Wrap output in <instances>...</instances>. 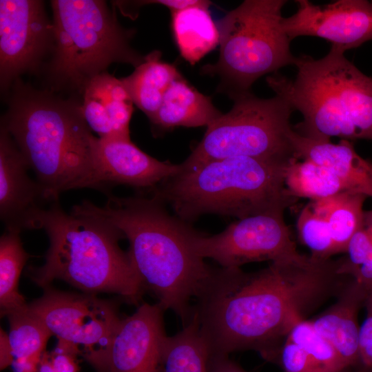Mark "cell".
I'll use <instances>...</instances> for the list:
<instances>
[{
	"label": "cell",
	"instance_id": "6da1fadb",
	"mask_svg": "<svg viewBox=\"0 0 372 372\" xmlns=\"http://www.w3.org/2000/svg\"><path fill=\"white\" fill-rule=\"evenodd\" d=\"M101 207L84 200L75 211L96 216L116 227L129 241L127 251L144 290L165 310L174 312L183 327L191 320L196 298L213 267L196 251L197 231L152 196H107Z\"/></svg>",
	"mask_w": 372,
	"mask_h": 372
},
{
	"label": "cell",
	"instance_id": "7a4b0ae2",
	"mask_svg": "<svg viewBox=\"0 0 372 372\" xmlns=\"http://www.w3.org/2000/svg\"><path fill=\"white\" fill-rule=\"evenodd\" d=\"M48 196L93 187V152L97 137L87 124L81 103L49 90L14 82L1 120Z\"/></svg>",
	"mask_w": 372,
	"mask_h": 372
},
{
	"label": "cell",
	"instance_id": "3957f363",
	"mask_svg": "<svg viewBox=\"0 0 372 372\" xmlns=\"http://www.w3.org/2000/svg\"><path fill=\"white\" fill-rule=\"evenodd\" d=\"M39 229L45 231L50 246L43 265L27 270L37 286L44 289L61 280L83 293H115L138 304L145 290L118 245L125 238L116 227L94 215L67 213L58 200L41 214Z\"/></svg>",
	"mask_w": 372,
	"mask_h": 372
},
{
	"label": "cell",
	"instance_id": "277c9868",
	"mask_svg": "<svg viewBox=\"0 0 372 372\" xmlns=\"http://www.w3.org/2000/svg\"><path fill=\"white\" fill-rule=\"evenodd\" d=\"M296 76L278 72L266 79L302 121L293 126L299 135L316 141L332 137L372 141V78L362 73L341 50L331 46L322 58H296Z\"/></svg>",
	"mask_w": 372,
	"mask_h": 372
},
{
	"label": "cell",
	"instance_id": "5b68a950",
	"mask_svg": "<svg viewBox=\"0 0 372 372\" xmlns=\"http://www.w3.org/2000/svg\"><path fill=\"white\" fill-rule=\"evenodd\" d=\"M289 165L244 156L213 160L181 168L152 189V196L189 223L209 214L238 219L284 215L298 199L285 185Z\"/></svg>",
	"mask_w": 372,
	"mask_h": 372
},
{
	"label": "cell",
	"instance_id": "8992f818",
	"mask_svg": "<svg viewBox=\"0 0 372 372\" xmlns=\"http://www.w3.org/2000/svg\"><path fill=\"white\" fill-rule=\"evenodd\" d=\"M51 5L53 45L48 74L53 87L82 94L112 63L136 68L145 61L130 45L134 30L124 28L105 1L54 0Z\"/></svg>",
	"mask_w": 372,
	"mask_h": 372
},
{
	"label": "cell",
	"instance_id": "52a82bcc",
	"mask_svg": "<svg viewBox=\"0 0 372 372\" xmlns=\"http://www.w3.org/2000/svg\"><path fill=\"white\" fill-rule=\"evenodd\" d=\"M285 0H245L216 23L219 32L218 61L201 68L217 76L218 92L232 100L251 92L261 76L295 65L291 41L282 28Z\"/></svg>",
	"mask_w": 372,
	"mask_h": 372
},
{
	"label": "cell",
	"instance_id": "ba28073f",
	"mask_svg": "<svg viewBox=\"0 0 372 372\" xmlns=\"http://www.w3.org/2000/svg\"><path fill=\"white\" fill-rule=\"evenodd\" d=\"M233 101L231 109L207 127L182 169L238 156L283 165L298 161L290 122L294 110L285 99H262L250 92Z\"/></svg>",
	"mask_w": 372,
	"mask_h": 372
},
{
	"label": "cell",
	"instance_id": "9c48e42d",
	"mask_svg": "<svg viewBox=\"0 0 372 372\" xmlns=\"http://www.w3.org/2000/svg\"><path fill=\"white\" fill-rule=\"evenodd\" d=\"M40 298L28 304L55 335L74 346L93 368L103 359L121 320L117 304L96 294L43 289Z\"/></svg>",
	"mask_w": 372,
	"mask_h": 372
},
{
	"label": "cell",
	"instance_id": "30bf717a",
	"mask_svg": "<svg viewBox=\"0 0 372 372\" xmlns=\"http://www.w3.org/2000/svg\"><path fill=\"white\" fill-rule=\"evenodd\" d=\"M194 246L200 256L211 258L225 268H240L249 262H272L302 255L282 214H261L238 219L211 236L197 231Z\"/></svg>",
	"mask_w": 372,
	"mask_h": 372
},
{
	"label": "cell",
	"instance_id": "8fae6325",
	"mask_svg": "<svg viewBox=\"0 0 372 372\" xmlns=\"http://www.w3.org/2000/svg\"><path fill=\"white\" fill-rule=\"evenodd\" d=\"M52 45V23L47 17L43 1H0L1 90L20 74L35 71Z\"/></svg>",
	"mask_w": 372,
	"mask_h": 372
},
{
	"label": "cell",
	"instance_id": "7c38bea8",
	"mask_svg": "<svg viewBox=\"0 0 372 372\" xmlns=\"http://www.w3.org/2000/svg\"><path fill=\"white\" fill-rule=\"evenodd\" d=\"M296 2L297 11L282 21L291 41L317 37L344 52L372 40V1L339 0L322 6L308 0Z\"/></svg>",
	"mask_w": 372,
	"mask_h": 372
},
{
	"label": "cell",
	"instance_id": "4fadbf2b",
	"mask_svg": "<svg viewBox=\"0 0 372 372\" xmlns=\"http://www.w3.org/2000/svg\"><path fill=\"white\" fill-rule=\"evenodd\" d=\"M158 303H143L121 318L109 349L94 367L96 372H162L167 335Z\"/></svg>",
	"mask_w": 372,
	"mask_h": 372
},
{
	"label": "cell",
	"instance_id": "5bb4252c",
	"mask_svg": "<svg viewBox=\"0 0 372 372\" xmlns=\"http://www.w3.org/2000/svg\"><path fill=\"white\" fill-rule=\"evenodd\" d=\"M181 164L161 161L131 139L97 138L93 152V187L107 196L116 185L152 190L177 174Z\"/></svg>",
	"mask_w": 372,
	"mask_h": 372
},
{
	"label": "cell",
	"instance_id": "9a60e30c",
	"mask_svg": "<svg viewBox=\"0 0 372 372\" xmlns=\"http://www.w3.org/2000/svg\"><path fill=\"white\" fill-rule=\"evenodd\" d=\"M30 166L9 132L0 131V216L6 230L39 229V218L52 203L28 173Z\"/></svg>",
	"mask_w": 372,
	"mask_h": 372
},
{
	"label": "cell",
	"instance_id": "2e32d148",
	"mask_svg": "<svg viewBox=\"0 0 372 372\" xmlns=\"http://www.w3.org/2000/svg\"><path fill=\"white\" fill-rule=\"evenodd\" d=\"M83 117L101 138H130L132 99L121 79L107 72L92 79L82 92Z\"/></svg>",
	"mask_w": 372,
	"mask_h": 372
},
{
	"label": "cell",
	"instance_id": "e0dca14e",
	"mask_svg": "<svg viewBox=\"0 0 372 372\" xmlns=\"http://www.w3.org/2000/svg\"><path fill=\"white\" fill-rule=\"evenodd\" d=\"M366 290L351 278L337 295L335 303L310 320L317 331L333 345L347 368L360 360L358 316Z\"/></svg>",
	"mask_w": 372,
	"mask_h": 372
},
{
	"label": "cell",
	"instance_id": "ac0fdd59",
	"mask_svg": "<svg viewBox=\"0 0 372 372\" xmlns=\"http://www.w3.org/2000/svg\"><path fill=\"white\" fill-rule=\"evenodd\" d=\"M292 142L298 159L309 160L334 172L349 192L372 198V161L355 150L351 141L341 139L337 143L304 138L294 130Z\"/></svg>",
	"mask_w": 372,
	"mask_h": 372
},
{
	"label": "cell",
	"instance_id": "d6986e66",
	"mask_svg": "<svg viewBox=\"0 0 372 372\" xmlns=\"http://www.w3.org/2000/svg\"><path fill=\"white\" fill-rule=\"evenodd\" d=\"M222 115L209 96L181 76L170 84L158 110L149 121L154 128L165 131L176 127H207Z\"/></svg>",
	"mask_w": 372,
	"mask_h": 372
},
{
	"label": "cell",
	"instance_id": "ffe728a7",
	"mask_svg": "<svg viewBox=\"0 0 372 372\" xmlns=\"http://www.w3.org/2000/svg\"><path fill=\"white\" fill-rule=\"evenodd\" d=\"M211 1L171 12V27L180 56L194 65L219 45V32L209 7Z\"/></svg>",
	"mask_w": 372,
	"mask_h": 372
},
{
	"label": "cell",
	"instance_id": "44dd1931",
	"mask_svg": "<svg viewBox=\"0 0 372 372\" xmlns=\"http://www.w3.org/2000/svg\"><path fill=\"white\" fill-rule=\"evenodd\" d=\"M161 57L160 51H152L131 74L121 79L134 103L149 120L158 110L170 84L182 76L175 65Z\"/></svg>",
	"mask_w": 372,
	"mask_h": 372
},
{
	"label": "cell",
	"instance_id": "7402d4cb",
	"mask_svg": "<svg viewBox=\"0 0 372 372\" xmlns=\"http://www.w3.org/2000/svg\"><path fill=\"white\" fill-rule=\"evenodd\" d=\"M367 197L343 192L311 203L313 209L327 222L337 253L346 252L353 235L364 227L363 205Z\"/></svg>",
	"mask_w": 372,
	"mask_h": 372
},
{
	"label": "cell",
	"instance_id": "603a6c76",
	"mask_svg": "<svg viewBox=\"0 0 372 372\" xmlns=\"http://www.w3.org/2000/svg\"><path fill=\"white\" fill-rule=\"evenodd\" d=\"M209 356L193 314L180 331L167 336L163 349L162 372H208Z\"/></svg>",
	"mask_w": 372,
	"mask_h": 372
},
{
	"label": "cell",
	"instance_id": "cb8c5ba5",
	"mask_svg": "<svg viewBox=\"0 0 372 372\" xmlns=\"http://www.w3.org/2000/svg\"><path fill=\"white\" fill-rule=\"evenodd\" d=\"M20 232L5 230L0 238V308L1 316L25 309L28 304L19 291L21 271L31 257L24 249Z\"/></svg>",
	"mask_w": 372,
	"mask_h": 372
},
{
	"label": "cell",
	"instance_id": "d4e9b609",
	"mask_svg": "<svg viewBox=\"0 0 372 372\" xmlns=\"http://www.w3.org/2000/svg\"><path fill=\"white\" fill-rule=\"evenodd\" d=\"M285 182L291 196L313 201L349 192L334 172L309 160L291 163L286 169Z\"/></svg>",
	"mask_w": 372,
	"mask_h": 372
},
{
	"label": "cell",
	"instance_id": "484cf974",
	"mask_svg": "<svg viewBox=\"0 0 372 372\" xmlns=\"http://www.w3.org/2000/svg\"><path fill=\"white\" fill-rule=\"evenodd\" d=\"M7 317L10 325L8 341L13 359H40L52 335L50 331L28 307Z\"/></svg>",
	"mask_w": 372,
	"mask_h": 372
},
{
	"label": "cell",
	"instance_id": "4316f807",
	"mask_svg": "<svg viewBox=\"0 0 372 372\" xmlns=\"http://www.w3.org/2000/svg\"><path fill=\"white\" fill-rule=\"evenodd\" d=\"M286 339L304 349L321 372H342L347 368L333 345L317 331L310 320L296 323Z\"/></svg>",
	"mask_w": 372,
	"mask_h": 372
},
{
	"label": "cell",
	"instance_id": "83f0119b",
	"mask_svg": "<svg viewBox=\"0 0 372 372\" xmlns=\"http://www.w3.org/2000/svg\"><path fill=\"white\" fill-rule=\"evenodd\" d=\"M297 229L301 241L311 250V256L329 259L338 254L327 222L313 209L311 203L301 210Z\"/></svg>",
	"mask_w": 372,
	"mask_h": 372
},
{
	"label": "cell",
	"instance_id": "f1b7e54d",
	"mask_svg": "<svg viewBox=\"0 0 372 372\" xmlns=\"http://www.w3.org/2000/svg\"><path fill=\"white\" fill-rule=\"evenodd\" d=\"M276 362L285 372H321L305 351L288 339L281 346Z\"/></svg>",
	"mask_w": 372,
	"mask_h": 372
},
{
	"label": "cell",
	"instance_id": "f546056e",
	"mask_svg": "<svg viewBox=\"0 0 372 372\" xmlns=\"http://www.w3.org/2000/svg\"><path fill=\"white\" fill-rule=\"evenodd\" d=\"M364 304L366 314L360 327V358L365 366L372 369V286L366 290Z\"/></svg>",
	"mask_w": 372,
	"mask_h": 372
},
{
	"label": "cell",
	"instance_id": "4dcf8cb0",
	"mask_svg": "<svg viewBox=\"0 0 372 372\" xmlns=\"http://www.w3.org/2000/svg\"><path fill=\"white\" fill-rule=\"evenodd\" d=\"M50 355L54 372H80L78 359L80 354L72 344L58 340Z\"/></svg>",
	"mask_w": 372,
	"mask_h": 372
},
{
	"label": "cell",
	"instance_id": "1f68e13d",
	"mask_svg": "<svg viewBox=\"0 0 372 372\" xmlns=\"http://www.w3.org/2000/svg\"><path fill=\"white\" fill-rule=\"evenodd\" d=\"M202 0H145L118 1L114 3L123 15L136 18V10L148 4H158L167 7L170 11L180 10L200 3Z\"/></svg>",
	"mask_w": 372,
	"mask_h": 372
},
{
	"label": "cell",
	"instance_id": "d6a6232c",
	"mask_svg": "<svg viewBox=\"0 0 372 372\" xmlns=\"http://www.w3.org/2000/svg\"><path fill=\"white\" fill-rule=\"evenodd\" d=\"M350 275L366 289L372 286V246Z\"/></svg>",
	"mask_w": 372,
	"mask_h": 372
},
{
	"label": "cell",
	"instance_id": "836d02e7",
	"mask_svg": "<svg viewBox=\"0 0 372 372\" xmlns=\"http://www.w3.org/2000/svg\"><path fill=\"white\" fill-rule=\"evenodd\" d=\"M208 372H246L227 355H211L208 362Z\"/></svg>",
	"mask_w": 372,
	"mask_h": 372
},
{
	"label": "cell",
	"instance_id": "e575fe53",
	"mask_svg": "<svg viewBox=\"0 0 372 372\" xmlns=\"http://www.w3.org/2000/svg\"><path fill=\"white\" fill-rule=\"evenodd\" d=\"M13 360L8 333L2 329L0 331V368L4 370L10 366Z\"/></svg>",
	"mask_w": 372,
	"mask_h": 372
},
{
	"label": "cell",
	"instance_id": "d590c367",
	"mask_svg": "<svg viewBox=\"0 0 372 372\" xmlns=\"http://www.w3.org/2000/svg\"><path fill=\"white\" fill-rule=\"evenodd\" d=\"M37 372H54L50 351H45L39 362Z\"/></svg>",
	"mask_w": 372,
	"mask_h": 372
},
{
	"label": "cell",
	"instance_id": "8d00e7d4",
	"mask_svg": "<svg viewBox=\"0 0 372 372\" xmlns=\"http://www.w3.org/2000/svg\"><path fill=\"white\" fill-rule=\"evenodd\" d=\"M364 228L372 237V211L364 212Z\"/></svg>",
	"mask_w": 372,
	"mask_h": 372
}]
</instances>
